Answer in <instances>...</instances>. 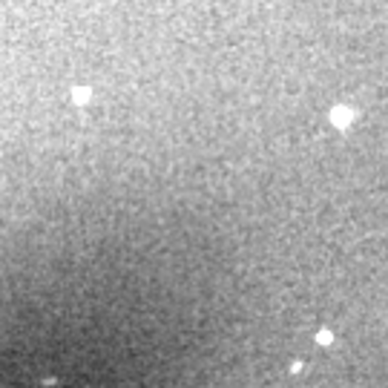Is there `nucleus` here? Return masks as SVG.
I'll use <instances>...</instances> for the list:
<instances>
[{"label": "nucleus", "instance_id": "obj_1", "mask_svg": "<svg viewBox=\"0 0 388 388\" xmlns=\"http://www.w3.org/2000/svg\"><path fill=\"white\" fill-rule=\"evenodd\" d=\"M351 121H354V109H351V106H334V109H331V124H334V127L345 129Z\"/></svg>", "mask_w": 388, "mask_h": 388}, {"label": "nucleus", "instance_id": "obj_2", "mask_svg": "<svg viewBox=\"0 0 388 388\" xmlns=\"http://www.w3.org/2000/svg\"><path fill=\"white\" fill-rule=\"evenodd\" d=\"M331 339H334L331 331H319V334H317V342H319V345H331Z\"/></svg>", "mask_w": 388, "mask_h": 388}]
</instances>
